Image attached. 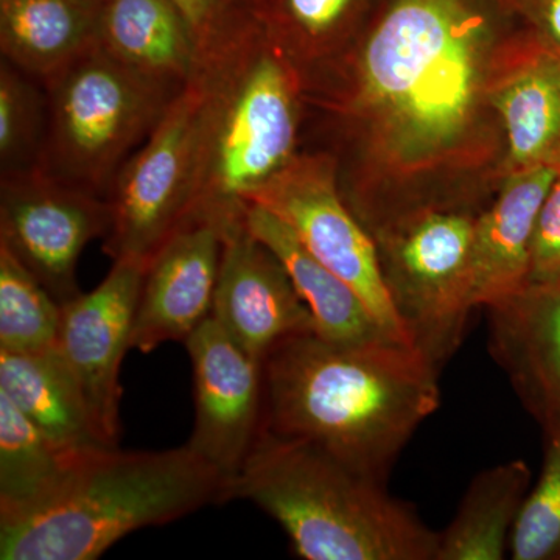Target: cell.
Wrapping results in <instances>:
<instances>
[{
  "label": "cell",
  "mask_w": 560,
  "mask_h": 560,
  "mask_svg": "<svg viewBox=\"0 0 560 560\" xmlns=\"http://www.w3.org/2000/svg\"><path fill=\"white\" fill-rule=\"evenodd\" d=\"M261 368V430L312 442L375 481L385 482L440 407V371L399 341L335 345L298 335L279 342Z\"/></svg>",
  "instance_id": "7a4b0ae2"
},
{
  "label": "cell",
  "mask_w": 560,
  "mask_h": 560,
  "mask_svg": "<svg viewBox=\"0 0 560 560\" xmlns=\"http://www.w3.org/2000/svg\"><path fill=\"white\" fill-rule=\"evenodd\" d=\"M81 452L55 444L0 394V522L49 499Z\"/></svg>",
  "instance_id": "603a6c76"
},
{
  "label": "cell",
  "mask_w": 560,
  "mask_h": 560,
  "mask_svg": "<svg viewBox=\"0 0 560 560\" xmlns=\"http://www.w3.org/2000/svg\"><path fill=\"white\" fill-rule=\"evenodd\" d=\"M191 361L195 422L187 445L230 481L264 420V368L213 318L184 341Z\"/></svg>",
  "instance_id": "7c38bea8"
},
{
  "label": "cell",
  "mask_w": 560,
  "mask_h": 560,
  "mask_svg": "<svg viewBox=\"0 0 560 560\" xmlns=\"http://www.w3.org/2000/svg\"><path fill=\"white\" fill-rule=\"evenodd\" d=\"M200 190L194 217L226 230L298 156L304 75L264 25L202 62Z\"/></svg>",
  "instance_id": "5b68a950"
},
{
  "label": "cell",
  "mask_w": 560,
  "mask_h": 560,
  "mask_svg": "<svg viewBox=\"0 0 560 560\" xmlns=\"http://www.w3.org/2000/svg\"><path fill=\"white\" fill-rule=\"evenodd\" d=\"M245 500L285 530L305 560H436L440 533L383 482L304 440L260 430L228 501Z\"/></svg>",
  "instance_id": "277c9868"
},
{
  "label": "cell",
  "mask_w": 560,
  "mask_h": 560,
  "mask_svg": "<svg viewBox=\"0 0 560 560\" xmlns=\"http://www.w3.org/2000/svg\"><path fill=\"white\" fill-rule=\"evenodd\" d=\"M475 221L463 210L423 209L374 235L397 318L438 371L458 350L475 308Z\"/></svg>",
  "instance_id": "52a82bcc"
},
{
  "label": "cell",
  "mask_w": 560,
  "mask_h": 560,
  "mask_svg": "<svg viewBox=\"0 0 560 560\" xmlns=\"http://www.w3.org/2000/svg\"><path fill=\"white\" fill-rule=\"evenodd\" d=\"M0 394L60 447L84 451L103 445L79 385L57 348L0 352Z\"/></svg>",
  "instance_id": "44dd1931"
},
{
  "label": "cell",
  "mask_w": 560,
  "mask_h": 560,
  "mask_svg": "<svg viewBox=\"0 0 560 560\" xmlns=\"http://www.w3.org/2000/svg\"><path fill=\"white\" fill-rule=\"evenodd\" d=\"M108 198L66 186L39 171L0 176V246L61 305L80 296L77 265L108 235Z\"/></svg>",
  "instance_id": "30bf717a"
},
{
  "label": "cell",
  "mask_w": 560,
  "mask_h": 560,
  "mask_svg": "<svg viewBox=\"0 0 560 560\" xmlns=\"http://www.w3.org/2000/svg\"><path fill=\"white\" fill-rule=\"evenodd\" d=\"M528 464L512 459L482 470L470 482L455 517L440 533L436 560H501L530 490Z\"/></svg>",
  "instance_id": "7402d4cb"
},
{
  "label": "cell",
  "mask_w": 560,
  "mask_h": 560,
  "mask_svg": "<svg viewBox=\"0 0 560 560\" xmlns=\"http://www.w3.org/2000/svg\"><path fill=\"white\" fill-rule=\"evenodd\" d=\"M62 305L24 265L0 246V352L57 346Z\"/></svg>",
  "instance_id": "d4e9b609"
},
{
  "label": "cell",
  "mask_w": 560,
  "mask_h": 560,
  "mask_svg": "<svg viewBox=\"0 0 560 560\" xmlns=\"http://www.w3.org/2000/svg\"><path fill=\"white\" fill-rule=\"evenodd\" d=\"M486 98L508 138L506 172L560 167V54L534 38L489 65Z\"/></svg>",
  "instance_id": "2e32d148"
},
{
  "label": "cell",
  "mask_w": 560,
  "mask_h": 560,
  "mask_svg": "<svg viewBox=\"0 0 560 560\" xmlns=\"http://www.w3.org/2000/svg\"><path fill=\"white\" fill-rule=\"evenodd\" d=\"M212 316L260 363L279 342L316 331L282 261L250 234L245 220L223 231Z\"/></svg>",
  "instance_id": "4fadbf2b"
},
{
  "label": "cell",
  "mask_w": 560,
  "mask_h": 560,
  "mask_svg": "<svg viewBox=\"0 0 560 560\" xmlns=\"http://www.w3.org/2000/svg\"><path fill=\"white\" fill-rule=\"evenodd\" d=\"M189 22L201 65L261 25V0H173ZM200 65V68H201Z\"/></svg>",
  "instance_id": "83f0119b"
},
{
  "label": "cell",
  "mask_w": 560,
  "mask_h": 560,
  "mask_svg": "<svg viewBox=\"0 0 560 560\" xmlns=\"http://www.w3.org/2000/svg\"><path fill=\"white\" fill-rule=\"evenodd\" d=\"M223 475L189 445L86 448L36 510L0 522L2 560H94L151 526L226 503Z\"/></svg>",
  "instance_id": "3957f363"
},
{
  "label": "cell",
  "mask_w": 560,
  "mask_h": 560,
  "mask_svg": "<svg viewBox=\"0 0 560 560\" xmlns=\"http://www.w3.org/2000/svg\"><path fill=\"white\" fill-rule=\"evenodd\" d=\"M511 559L560 560V431L545 434L539 480L512 530Z\"/></svg>",
  "instance_id": "4316f807"
},
{
  "label": "cell",
  "mask_w": 560,
  "mask_h": 560,
  "mask_svg": "<svg viewBox=\"0 0 560 560\" xmlns=\"http://www.w3.org/2000/svg\"><path fill=\"white\" fill-rule=\"evenodd\" d=\"M98 44L143 79L180 92L200 72V50L173 0H110Z\"/></svg>",
  "instance_id": "ac0fdd59"
},
{
  "label": "cell",
  "mask_w": 560,
  "mask_h": 560,
  "mask_svg": "<svg viewBox=\"0 0 560 560\" xmlns=\"http://www.w3.org/2000/svg\"><path fill=\"white\" fill-rule=\"evenodd\" d=\"M223 254V230L190 219L153 257L143 275L131 349L149 353L184 342L212 315Z\"/></svg>",
  "instance_id": "5bb4252c"
},
{
  "label": "cell",
  "mask_w": 560,
  "mask_h": 560,
  "mask_svg": "<svg viewBox=\"0 0 560 560\" xmlns=\"http://www.w3.org/2000/svg\"><path fill=\"white\" fill-rule=\"evenodd\" d=\"M489 346L544 433L560 431V278L490 305Z\"/></svg>",
  "instance_id": "9a60e30c"
},
{
  "label": "cell",
  "mask_w": 560,
  "mask_h": 560,
  "mask_svg": "<svg viewBox=\"0 0 560 560\" xmlns=\"http://www.w3.org/2000/svg\"><path fill=\"white\" fill-rule=\"evenodd\" d=\"M486 31L460 0H399L350 65L335 106L404 172L455 153L486 97Z\"/></svg>",
  "instance_id": "6da1fadb"
},
{
  "label": "cell",
  "mask_w": 560,
  "mask_h": 560,
  "mask_svg": "<svg viewBox=\"0 0 560 560\" xmlns=\"http://www.w3.org/2000/svg\"><path fill=\"white\" fill-rule=\"evenodd\" d=\"M536 38L560 54V0H530Z\"/></svg>",
  "instance_id": "f546056e"
},
{
  "label": "cell",
  "mask_w": 560,
  "mask_h": 560,
  "mask_svg": "<svg viewBox=\"0 0 560 560\" xmlns=\"http://www.w3.org/2000/svg\"><path fill=\"white\" fill-rule=\"evenodd\" d=\"M44 88L47 125L38 171L103 198L179 94L132 72L101 44Z\"/></svg>",
  "instance_id": "8992f818"
},
{
  "label": "cell",
  "mask_w": 560,
  "mask_h": 560,
  "mask_svg": "<svg viewBox=\"0 0 560 560\" xmlns=\"http://www.w3.org/2000/svg\"><path fill=\"white\" fill-rule=\"evenodd\" d=\"M143 275L142 265L114 261L94 290L62 305L55 348L79 385L98 441L108 447L120 441V371L131 349Z\"/></svg>",
  "instance_id": "8fae6325"
},
{
  "label": "cell",
  "mask_w": 560,
  "mask_h": 560,
  "mask_svg": "<svg viewBox=\"0 0 560 560\" xmlns=\"http://www.w3.org/2000/svg\"><path fill=\"white\" fill-rule=\"evenodd\" d=\"M245 224L250 234L282 261L294 289L312 313L318 337L335 345L394 340L359 293L320 264L275 213L248 205Z\"/></svg>",
  "instance_id": "d6986e66"
},
{
  "label": "cell",
  "mask_w": 560,
  "mask_h": 560,
  "mask_svg": "<svg viewBox=\"0 0 560 560\" xmlns=\"http://www.w3.org/2000/svg\"><path fill=\"white\" fill-rule=\"evenodd\" d=\"M559 171L544 165L511 173L492 208L477 217L471 249L475 307L488 308L528 285L537 219Z\"/></svg>",
  "instance_id": "e0dca14e"
},
{
  "label": "cell",
  "mask_w": 560,
  "mask_h": 560,
  "mask_svg": "<svg viewBox=\"0 0 560 560\" xmlns=\"http://www.w3.org/2000/svg\"><path fill=\"white\" fill-rule=\"evenodd\" d=\"M97 0H0L2 58L46 84L98 44Z\"/></svg>",
  "instance_id": "ffe728a7"
},
{
  "label": "cell",
  "mask_w": 560,
  "mask_h": 560,
  "mask_svg": "<svg viewBox=\"0 0 560 560\" xmlns=\"http://www.w3.org/2000/svg\"><path fill=\"white\" fill-rule=\"evenodd\" d=\"M248 205L282 220L320 264L359 293L394 340L411 346L390 301L377 242L346 205L334 158L298 153L250 195Z\"/></svg>",
  "instance_id": "9c48e42d"
},
{
  "label": "cell",
  "mask_w": 560,
  "mask_h": 560,
  "mask_svg": "<svg viewBox=\"0 0 560 560\" xmlns=\"http://www.w3.org/2000/svg\"><path fill=\"white\" fill-rule=\"evenodd\" d=\"M205 90L200 75L173 98L158 127L125 162L108 194L113 220L103 250L149 267L194 215L200 190Z\"/></svg>",
  "instance_id": "ba28073f"
},
{
  "label": "cell",
  "mask_w": 560,
  "mask_h": 560,
  "mask_svg": "<svg viewBox=\"0 0 560 560\" xmlns=\"http://www.w3.org/2000/svg\"><path fill=\"white\" fill-rule=\"evenodd\" d=\"M357 0H261L260 21L298 69L337 57Z\"/></svg>",
  "instance_id": "cb8c5ba5"
},
{
  "label": "cell",
  "mask_w": 560,
  "mask_h": 560,
  "mask_svg": "<svg viewBox=\"0 0 560 560\" xmlns=\"http://www.w3.org/2000/svg\"><path fill=\"white\" fill-rule=\"evenodd\" d=\"M47 125V92L16 66L0 62V176L38 171Z\"/></svg>",
  "instance_id": "484cf974"
},
{
  "label": "cell",
  "mask_w": 560,
  "mask_h": 560,
  "mask_svg": "<svg viewBox=\"0 0 560 560\" xmlns=\"http://www.w3.org/2000/svg\"><path fill=\"white\" fill-rule=\"evenodd\" d=\"M560 278V171L545 198L534 232L529 283Z\"/></svg>",
  "instance_id": "f1b7e54d"
},
{
  "label": "cell",
  "mask_w": 560,
  "mask_h": 560,
  "mask_svg": "<svg viewBox=\"0 0 560 560\" xmlns=\"http://www.w3.org/2000/svg\"><path fill=\"white\" fill-rule=\"evenodd\" d=\"M97 2H101V3H103V5H105V3L110 2V0H97Z\"/></svg>",
  "instance_id": "4dcf8cb0"
}]
</instances>
